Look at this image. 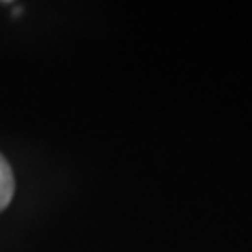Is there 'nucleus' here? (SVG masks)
Listing matches in <instances>:
<instances>
[{
    "label": "nucleus",
    "instance_id": "1",
    "mask_svg": "<svg viewBox=\"0 0 252 252\" xmlns=\"http://www.w3.org/2000/svg\"><path fill=\"white\" fill-rule=\"evenodd\" d=\"M15 192V180L9 162L6 161L4 155H0V211L9 206Z\"/></svg>",
    "mask_w": 252,
    "mask_h": 252
}]
</instances>
